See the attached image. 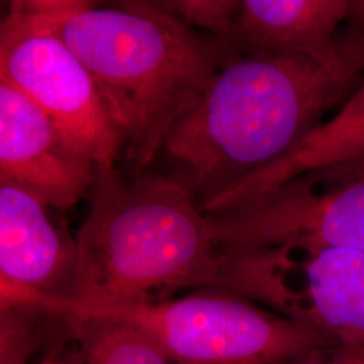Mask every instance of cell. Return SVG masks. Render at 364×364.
Wrapping results in <instances>:
<instances>
[{"mask_svg":"<svg viewBox=\"0 0 364 364\" xmlns=\"http://www.w3.org/2000/svg\"><path fill=\"white\" fill-rule=\"evenodd\" d=\"M341 38L329 63L267 53L230 60L166 135L158 174L203 209L287 156L364 77V33L346 27Z\"/></svg>","mask_w":364,"mask_h":364,"instance_id":"1","label":"cell"},{"mask_svg":"<svg viewBox=\"0 0 364 364\" xmlns=\"http://www.w3.org/2000/svg\"><path fill=\"white\" fill-rule=\"evenodd\" d=\"M31 4L87 68L135 173L156 162L171 127L237 57L227 43L186 26L156 1Z\"/></svg>","mask_w":364,"mask_h":364,"instance_id":"2","label":"cell"},{"mask_svg":"<svg viewBox=\"0 0 364 364\" xmlns=\"http://www.w3.org/2000/svg\"><path fill=\"white\" fill-rule=\"evenodd\" d=\"M90 208L76 234L73 299L49 312H99L154 302L183 287L220 290L227 252L209 216L159 174L126 178L115 165H96Z\"/></svg>","mask_w":364,"mask_h":364,"instance_id":"3","label":"cell"},{"mask_svg":"<svg viewBox=\"0 0 364 364\" xmlns=\"http://www.w3.org/2000/svg\"><path fill=\"white\" fill-rule=\"evenodd\" d=\"M221 290L326 338L364 346V252L318 246L225 250Z\"/></svg>","mask_w":364,"mask_h":364,"instance_id":"4","label":"cell"},{"mask_svg":"<svg viewBox=\"0 0 364 364\" xmlns=\"http://www.w3.org/2000/svg\"><path fill=\"white\" fill-rule=\"evenodd\" d=\"M84 313L111 314L142 328L173 364H285L335 346L273 311L218 289Z\"/></svg>","mask_w":364,"mask_h":364,"instance_id":"5","label":"cell"},{"mask_svg":"<svg viewBox=\"0 0 364 364\" xmlns=\"http://www.w3.org/2000/svg\"><path fill=\"white\" fill-rule=\"evenodd\" d=\"M0 80L52 119L95 165H115L122 139L87 68L31 0L13 1L0 23Z\"/></svg>","mask_w":364,"mask_h":364,"instance_id":"6","label":"cell"},{"mask_svg":"<svg viewBox=\"0 0 364 364\" xmlns=\"http://www.w3.org/2000/svg\"><path fill=\"white\" fill-rule=\"evenodd\" d=\"M207 215L223 250L302 245L364 252V180L312 171Z\"/></svg>","mask_w":364,"mask_h":364,"instance_id":"7","label":"cell"},{"mask_svg":"<svg viewBox=\"0 0 364 364\" xmlns=\"http://www.w3.org/2000/svg\"><path fill=\"white\" fill-rule=\"evenodd\" d=\"M95 168L38 105L0 80V183L65 210L88 196Z\"/></svg>","mask_w":364,"mask_h":364,"instance_id":"8","label":"cell"},{"mask_svg":"<svg viewBox=\"0 0 364 364\" xmlns=\"http://www.w3.org/2000/svg\"><path fill=\"white\" fill-rule=\"evenodd\" d=\"M46 209L26 192L0 183L1 302L48 308L73 299L77 240Z\"/></svg>","mask_w":364,"mask_h":364,"instance_id":"9","label":"cell"},{"mask_svg":"<svg viewBox=\"0 0 364 364\" xmlns=\"http://www.w3.org/2000/svg\"><path fill=\"white\" fill-rule=\"evenodd\" d=\"M348 13L350 0H242L230 45L237 55L290 54L329 63L341 50L338 30Z\"/></svg>","mask_w":364,"mask_h":364,"instance_id":"10","label":"cell"},{"mask_svg":"<svg viewBox=\"0 0 364 364\" xmlns=\"http://www.w3.org/2000/svg\"><path fill=\"white\" fill-rule=\"evenodd\" d=\"M364 156V82L341 109L296 144L287 156L236 183L203 209L216 213L248 198L277 189L304 174L336 166Z\"/></svg>","mask_w":364,"mask_h":364,"instance_id":"11","label":"cell"},{"mask_svg":"<svg viewBox=\"0 0 364 364\" xmlns=\"http://www.w3.org/2000/svg\"><path fill=\"white\" fill-rule=\"evenodd\" d=\"M77 343L81 364H173L156 338L111 314L55 313Z\"/></svg>","mask_w":364,"mask_h":364,"instance_id":"12","label":"cell"},{"mask_svg":"<svg viewBox=\"0 0 364 364\" xmlns=\"http://www.w3.org/2000/svg\"><path fill=\"white\" fill-rule=\"evenodd\" d=\"M186 26L220 39L230 48L234 31L235 15L239 1L235 0H176L156 1ZM232 49V48H231ZM236 54V53H235Z\"/></svg>","mask_w":364,"mask_h":364,"instance_id":"13","label":"cell"},{"mask_svg":"<svg viewBox=\"0 0 364 364\" xmlns=\"http://www.w3.org/2000/svg\"><path fill=\"white\" fill-rule=\"evenodd\" d=\"M285 364H364V346H326Z\"/></svg>","mask_w":364,"mask_h":364,"instance_id":"14","label":"cell"},{"mask_svg":"<svg viewBox=\"0 0 364 364\" xmlns=\"http://www.w3.org/2000/svg\"><path fill=\"white\" fill-rule=\"evenodd\" d=\"M326 173L335 178L343 180H364V156L350 161L346 164H340L336 166L326 168Z\"/></svg>","mask_w":364,"mask_h":364,"instance_id":"15","label":"cell"},{"mask_svg":"<svg viewBox=\"0 0 364 364\" xmlns=\"http://www.w3.org/2000/svg\"><path fill=\"white\" fill-rule=\"evenodd\" d=\"M346 27L364 33V0H350V13Z\"/></svg>","mask_w":364,"mask_h":364,"instance_id":"16","label":"cell"},{"mask_svg":"<svg viewBox=\"0 0 364 364\" xmlns=\"http://www.w3.org/2000/svg\"><path fill=\"white\" fill-rule=\"evenodd\" d=\"M33 364H81L78 360L77 356L70 358V359H61V358H45L43 360H41L38 363Z\"/></svg>","mask_w":364,"mask_h":364,"instance_id":"17","label":"cell"}]
</instances>
